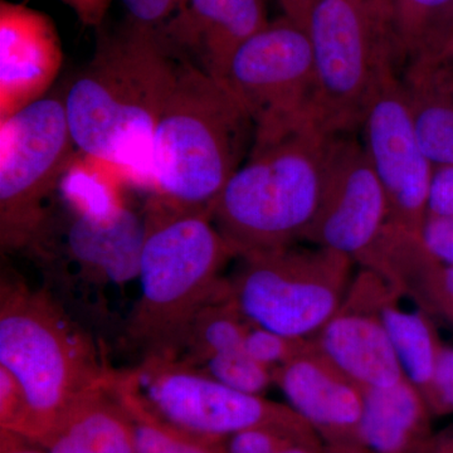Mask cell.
Wrapping results in <instances>:
<instances>
[{
  "label": "cell",
  "instance_id": "obj_1",
  "mask_svg": "<svg viewBox=\"0 0 453 453\" xmlns=\"http://www.w3.org/2000/svg\"><path fill=\"white\" fill-rule=\"evenodd\" d=\"M129 184L107 164L77 151L25 250L43 273L44 290L68 312L95 321L116 314L127 286L139 282L144 211L125 196Z\"/></svg>",
  "mask_w": 453,
  "mask_h": 453
},
{
  "label": "cell",
  "instance_id": "obj_2",
  "mask_svg": "<svg viewBox=\"0 0 453 453\" xmlns=\"http://www.w3.org/2000/svg\"><path fill=\"white\" fill-rule=\"evenodd\" d=\"M178 65L157 28L127 18L113 31H100L91 61L64 100L77 150L150 193L155 127Z\"/></svg>",
  "mask_w": 453,
  "mask_h": 453
},
{
  "label": "cell",
  "instance_id": "obj_3",
  "mask_svg": "<svg viewBox=\"0 0 453 453\" xmlns=\"http://www.w3.org/2000/svg\"><path fill=\"white\" fill-rule=\"evenodd\" d=\"M235 253L210 211L151 196L144 208L138 295L125 336L144 357H175L199 310L219 292Z\"/></svg>",
  "mask_w": 453,
  "mask_h": 453
},
{
  "label": "cell",
  "instance_id": "obj_4",
  "mask_svg": "<svg viewBox=\"0 0 453 453\" xmlns=\"http://www.w3.org/2000/svg\"><path fill=\"white\" fill-rule=\"evenodd\" d=\"M255 134L251 116L222 82L179 59L155 127L150 195L211 214L251 153Z\"/></svg>",
  "mask_w": 453,
  "mask_h": 453
},
{
  "label": "cell",
  "instance_id": "obj_5",
  "mask_svg": "<svg viewBox=\"0 0 453 453\" xmlns=\"http://www.w3.org/2000/svg\"><path fill=\"white\" fill-rule=\"evenodd\" d=\"M0 365L19 381L31 407L38 443L68 408L112 380L94 335L50 294L3 273Z\"/></svg>",
  "mask_w": 453,
  "mask_h": 453
},
{
  "label": "cell",
  "instance_id": "obj_6",
  "mask_svg": "<svg viewBox=\"0 0 453 453\" xmlns=\"http://www.w3.org/2000/svg\"><path fill=\"white\" fill-rule=\"evenodd\" d=\"M332 135L315 124L253 144L214 203L211 219L237 257L305 240Z\"/></svg>",
  "mask_w": 453,
  "mask_h": 453
},
{
  "label": "cell",
  "instance_id": "obj_7",
  "mask_svg": "<svg viewBox=\"0 0 453 453\" xmlns=\"http://www.w3.org/2000/svg\"><path fill=\"white\" fill-rule=\"evenodd\" d=\"M305 29L314 62V124L327 135H350L402 58L392 17L374 0H316Z\"/></svg>",
  "mask_w": 453,
  "mask_h": 453
},
{
  "label": "cell",
  "instance_id": "obj_8",
  "mask_svg": "<svg viewBox=\"0 0 453 453\" xmlns=\"http://www.w3.org/2000/svg\"><path fill=\"white\" fill-rule=\"evenodd\" d=\"M225 279L226 294L247 320L311 339L344 303L356 262L342 253L288 246L252 253Z\"/></svg>",
  "mask_w": 453,
  "mask_h": 453
},
{
  "label": "cell",
  "instance_id": "obj_9",
  "mask_svg": "<svg viewBox=\"0 0 453 453\" xmlns=\"http://www.w3.org/2000/svg\"><path fill=\"white\" fill-rule=\"evenodd\" d=\"M76 153L61 98H41L0 120L3 253L25 250Z\"/></svg>",
  "mask_w": 453,
  "mask_h": 453
},
{
  "label": "cell",
  "instance_id": "obj_10",
  "mask_svg": "<svg viewBox=\"0 0 453 453\" xmlns=\"http://www.w3.org/2000/svg\"><path fill=\"white\" fill-rule=\"evenodd\" d=\"M222 83L251 116L255 144L314 124L311 43L306 29L283 14L244 42Z\"/></svg>",
  "mask_w": 453,
  "mask_h": 453
},
{
  "label": "cell",
  "instance_id": "obj_11",
  "mask_svg": "<svg viewBox=\"0 0 453 453\" xmlns=\"http://www.w3.org/2000/svg\"><path fill=\"white\" fill-rule=\"evenodd\" d=\"M120 374L154 412L202 436L226 438L265 426L311 427L290 405L229 388L175 357H144Z\"/></svg>",
  "mask_w": 453,
  "mask_h": 453
},
{
  "label": "cell",
  "instance_id": "obj_12",
  "mask_svg": "<svg viewBox=\"0 0 453 453\" xmlns=\"http://www.w3.org/2000/svg\"><path fill=\"white\" fill-rule=\"evenodd\" d=\"M388 223V201L362 142L349 135L333 136L318 210L305 241L363 266Z\"/></svg>",
  "mask_w": 453,
  "mask_h": 453
},
{
  "label": "cell",
  "instance_id": "obj_13",
  "mask_svg": "<svg viewBox=\"0 0 453 453\" xmlns=\"http://www.w3.org/2000/svg\"><path fill=\"white\" fill-rule=\"evenodd\" d=\"M359 130L360 142L388 201L389 222L421 235L434 165L417 136L395 70L384 77Z\"/></svg>",
  "mask_w": 453,
  "mask_h": 453
},
{
  "label": "cell",
  "instance_id": "obj_14",
  "mask_svg": "<svg viewBox=\"0 0 453 453\" xmlns=\"http://www.w3.org/2000/svg\"><path fill=\"white\" fill-rule=\"evenodd\" d=\"M392 286L374 271L354 276L342 308L312 336L316 349L363 390L404 380L380 306Z\"/></svg>",
  "mask_w": 453,
  "mask_h": 453
},
{
  "label": "cell",
  "instance_id": "obj_15",
  "mask_svg": "<svg viewBox=\"0 0 453 453\" xmlns=\"http://www.w3.org/2000/svg\"><path fill=\"white\" fill-rule=\"evenodd\" d=\"M270 20L265 0H183L157 29L178 59L223 82L234 53Z\"/></svg>",
  "mask_w": 453,
  "mask_h": 453
},
{
  "label": "cell",
  "instance_id": "obj_16",
  "mask_svg": "<svg viewBox=\"0 0 453 453\" xmlns=\"http://www.w3.org/2000/svg\"><path fill=\"white\" fill-rule=\"evenodd\" d=\"M64 53L55 23L23 3L0 2V120L46 97Z\"/></svg>",
  "mask_w": 453,
  "mask_h": 453
},
{
  "label": "cell",
  "instance_id": "obj_17",
  "mask_svg": "<svg viewBox=\"0 0 453 453\" xmlns=\"http://www.w3.org/2000/svg\"><path fill=\"white\" fill-rule=\"evenodd\" d=\"M273 378L288 405L325 445L359 442L363 389L329 362L312 340L308 350L276 369Z\"/></svg>",
  "mask_w": 453,
  "mask_h": 453
},
{
  "label": "cell",
  "instance_id": "obj_18",
  "mask_svg": "<svg viewBox=\"0 0 453 453\" xmlns=\"http://www.w3.org/2000/svg\"><path fill=\"white\" fill-rule=\"evenodd\" d=\"M112 383L74 402L37 446L46 453H136L133 423Z\"/></svg>",
  "mask_w": 453,
  "mask_h": 453
},
{
  "label": "cell",
  "instance_id": "obj_19",
  "mask_svg": "<svg viewBox=\"0 0 453 453\" xmlns=\"http://www.w3.org/2000/svg\"><path fill=\"white\" fill-rule=\"evenodd\" d=\"M359 442L372 453H422L432 437L425 398L407 378L363 390Z\"/></svg>",
  "mask_w": 453,
  "mask_h": 453
},
{
  "label": "cell",
  "instance_id": "obj_20",
  "mask_svg": "<svg viewBox=\"0 0 453 453\" xmlns=\"http://www.w3.org/2000/svg\"><path fill=\"white\" fill-rule=\"evenodd\" d=\"M402 85L423 150L434 166L453 164V65L410 59Z\"/></svg>",
  "mask_w": 453,
  "mask_h": 453
},
{
  "label": "cell",
  "instance_id": "obj_21",
  "mask_svg": "<svg viewBox=\"0 0 453 453\" xmlns=\"http://www.w3.org/2000/svg\"><path fill=\"white\" fill-rule=\"evenodd\" d=\"M399 296L393 288L381 301L380 315L404 377L418 389L427 403L443 344L428 314L422 310L402 309Z\"/></svg>",
  "mask_w": 453,
  "mask_h": 453
},
{
  "label": "cell",
  "instance_id": "obj_22",
  "mask_svg": "<svg viewBox=\"0 0 453 453\" xmlns=\"http://www.w3.org/2000/svg\"><path fill=\"white\" fill-rule=\"evenodd\" d=\"M251 325L226 296L223 280L219 292L193 319L175 359L198 369L211 357L244 349Z\"/></svg>",
  "mask_w": 453,
  "mask_h": 453
},
{
  "label": "cell",
  "instance_id": "obj_23",
  "mask_svg": "<svg viewBox=\"0 0 453 453\" xmlns=\"http://www.w3.org/2000/svg\"><path fill=\"white\" fill-rule=\"evenodd\" d=\"M122 407L129 414L136 453H225L223 438L202 436L166 421L115 372L112 383Z\"/></svg>",
  "mask_w": 453,
  "mask_h": 453
},
{
  "label": "cell",
  "instance_id": "obj_24",
  "mask_svg": "<svg viewBox=\"0 0 453 453\" xmlns=\"http://www.w3.org/2000/svg\"><path fill=\"white\" fill-rule=\"evenodd\" d=\"M396 290L418 303L426 314L445 319L453 326V266L422 250L402 270Z\"/></svg>",
  "mask_w": 453,
  "mask_h": 453
},
{
  "label": "cell",
  "instance_id": "obj_25",
  "mask_svg": "<svg viewBox=\"0 0 453 453\" xmlns=\"http://www.w3.org/2000/svg\"><path fill=\"white\" fill-rule=\"evenodd\" d=\"M452 12L453 0H393V32L402 58L421 55Z\"/></svg>",
  "mask_w": 453,
  "mask_h": 453
},
{
  "label": "cell",
  "instance_id": "obj_26",
  "mask_svg": "<svg viewBox=\"0 0 453 453\" xmlns=\"http://www.w3.org/2000/svg\"><path fill=\"white\" fill-rule=\"evenodd\" d=\"M229 388L261 395L275 384L273 371L256 362L244 349L207 360L198 368Z\"/></svg>",
  "mask_w": 453,
  "mask_h": 453
},
{
  "label": "cell",
  "instance_id": "obj_27",
  "mask_svg": "<svg viewBox=\"0 0 453 453\" xmlns=\"http://www.w3.org/2000/svg\"><path fill=\"white\" fill-rule=\"evenodd\" d=\"M310 345V339L291 338L255 324L244 339V350L249 356L273 372L308 350Z\"/></svg>",
  "mask_w": 453,
  "mask_h": 453
},
{
  "label": "cell",
  "instance_id": "obj_28",
  "mask_svg": "<svg viewBox=\"0 0 453 453\" xmlns=\"http://www.w3.org/2000/svg\"><path fill=\"white\" fill-rule=\"evenodd\" d=\"M315 432L312 427H255L223 438L225 453H277L296 438Z\"/></svg>",
  "mask_w": 453,
  "mask_h": 453
},
{
  "label": "cell",
  "instance_id": "obj_29",
  "mask_svg": "<svg viewBox=\"0 0 453 453\" xmlns=\"http://www.w3.org/2000/svg\"><path fill=\"white\" fill-rule=\"evenodd\" d=\"M0 429L31 441L33 419L31 407L19 381L0 365Z\"/></svg>",
  "mask_w": 453,
  "mask_h": 453
},
{
  "label": "cell",
  "instance_id": "obj_30",
  "mask_svg": "<svg viewBox=\"0 0 453 453\" xmlns=\"http://www.w3.org/2000/svg\"><path fill=\"white\" fill-rule=\"evenodd\" d=\"M427 404L432 416L453 414V348L447 345L441 349L434 389Z\"/></svg>",
  "mask_w": 453,
  "mask_h": 453
},
{
  "label": "cell",
  "instance_id": "obj_31",
  "mask_svg": "<svg viewBox=\"0 0 453 453\" xmlns=\"http://www.w3.org/2000/svg\"><path fill=\"white\" fill-rule=\"evenodd\" d=\"M421 237L434 258L453 266V219L427 214Z\"/></svg>",
  "mask_w": 453,
  "mask_h": 453
},
{
  "label": "cell",
  "instance_id": "obj_32",
  "mask_svg": "<svg viewBox=\"0 0 453 453\" xmlns=\"http://www.w3.org/2000/svg\"><path fill=\"white\" fill-rule=\"evenodd\" d=\"M183 0H121L127 18L139 25L159 28L169 19Z\"/></svg>",
  "mask_w": 453,
  "mask_h": 453
},
{
  "label": "cell",
  "instance_id": "obj_33",
  "mask_svg": "<svg viewBox=\"0 0 453 453\" xmlns=\"http://www.w3.org/2000/svg\"><path fill=\"white\" fill-rule=\"evenodd\" d=\"M428 214L453 219V164L434 166L429 188Z\"/></svg>",
  "mask_w": 453,
  "mask_h": 453
},
{
  "label": "cell",
  "instance_id": "obj_34",
  "mask_svg": "<svg viewBox=\"0 0 453 453\" xmlns=\"http://www.w3.org/2000/svg\"><path fill=\"white\" fill-rule=\"evenodd\" d=\"M432 61L453 65V12L449 19L438 29L421 55ZM416 58V57H414Z\"/></svg>",
  "mask_w": 453,
  "mask_h": 453
},
{
  "label": "cell",
  "instance_id": "obj_35",
  "mask_svg": "<svg viewBox=\"0 0 453 453\" xmlns=\"http://www.w3.org/2000/svg\"><path fill=\"white\" fill-rule=\"evenodd\" d=\"M73 9L83 25L100 28L112 0H61Z\"/></svg>",
  "mask_w": 453,
  "mask_h": 453
},
{
  "label": "cell",
  "instance_id": "obj_36",
  "mask_svg": "<svg viewBox=\"0 0 453 453\" xmlns=\"http://www.w3.org/2000/svg\"><path fill=\"white\" fill-rule=\"evenodd\" d=\"M0 453H46L43 449L16 434L0 429Z\"/></svg>",
  "mask_w": 453,
  "mask_h": 453
},
{
  "label": "cell",
  "instance_id": "obj_37",
  "mask_svg": "<svg viewBox=\"0 0 453 453\" xmlns=\"http://www.w3.org/2000/svg\"><path fill=\"white\" fill-rule=\"evenodd\" d=\"M324 441L316 432L296 438L277 453H324Z\"/></svg>",
  "mask_w": 453,
  "mask_h": 453
},
{
  "label": "cell",
  "instance_id": "obj_38",
  "mask_svg": "<svg viewBox=\"0 0 453 453\" xmlns=\"http://www.w3.org/2000/svg\"><path fill=\"white\" fill-rule=\"evenodd\" d=\"M282 9L283 16L290 18L294 22L299 23L305 28L310 9L316 0H277Z\"/></svg>",
  "mask_w": 453,
  "mask_h": 453
},
{
  "label": "cell",
  "instance_id": "obj_39",
  "mask_svg": "<svg viewBox=\"0 0 453 453\" xmlns=\"http://www.w3.org/2000/svg\"><path fill=\"white\" fill-rule=\"evenodd\" d=\"M422 453H453V425L432 434Z\"/></svg>",
  "mask_w": 453,
  "mask_h": 453
},
{
  "label": "cell",
  "instance_id": "obj_40",
  "mask_svg": "<svg viewBox=\"0 0 453 453\" xmlns=\"http://www.w3.org/2000/svg\"><path fill=\"white\" fill-rule=\"evenodd\" d=\"M330 453H372L360 442L342 443V445H326Z\"/></svg>",
  "mask_w": 453,
  "mask_h": 453
},
{
  "label": "cell",
  "instance_id": "obj_41",
  "mask_svg": "<svg viewBox=\"0 0 453 453\" xmlns=\"http://www.w3.org/2000/svg\"><path fill=\"white\" fill-rule=\"evenodd\" d=\"M374 2L380 4L381 8L386 9L390 14V17H392L393 0H374Z\"/></svg>",
  "mask_w": 453,
  "mask_h": 453
},
{
  "label": "cell",
  "instance_id": "obj_42",
  "mask_svg": "<svg viewBox=\"0 0 453 453\" xmlns=\"http://www.w3.org/2000/svg\"><path fill=\"white\" fill-rule=\"evenodd\" d=\"M324 453H330V452H329V449H327V447H325V451H324Z\"/></svg>",
  "mask_w": 453,
  "mask_h": 453
}]
</instances>
